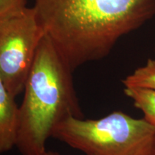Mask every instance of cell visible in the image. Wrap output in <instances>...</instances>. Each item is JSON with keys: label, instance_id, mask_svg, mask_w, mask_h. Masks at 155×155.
Segmentation results:
<instances>
[{"label": "cell", "instance_id": "obj_1", "mask_svg": "<svg viewBox=\"0 0 155 155\" xmlns=\"http://www.w3.org/2000/svg\"><path fill=\"white\" fill-rule=\"evenodd\" d=\"M45 33L73 71L106 57L155 17V0H35Z\"/></svg>", "mask_w": 155, "mask_h": 155}, {"label": "cell", "instance_id": "obj_2", "mask_svg": "<svg viewBox=\"0 0 155 155\" xmlns=\"http://www.w3.org/2000/svg\"><path fill=\"white\" fill-rule=\"evenodd\" d=\"M73 70L45 34L25 82L19 106L16 147L22 155H42L46 142L64 120L83 118Z\"/></svg>", "mask_w": 155, "mask_h": 155}, {"label": "cell", "instance_id": "obj_3", "mask_svg": "<svg viewBox=\"0 0 155 155\" xmlns=\"http://www.w3.org/2000/svg\"><path fill=\"white\" fill-rule=\"evenodd\" d=\"M53 137L86 155H155V127L121 111L96 120L68 118Z\"/></svg>", "mask_w": 155, "mask_h": 155}, {"label": "cell", "instance_id": "obj_4", "mask_svg": "<svg viewBox=\"0 0 155 155\" xmlns=\"http://www.w3.org/2000/svg\"><path fill=\"white\" fill-rule=\"evenodd\" d=\"M45 34L34 7L0 19V78L15 98L24 91Z\"/></svg>", "mask_w": 155, "mask_h": 155}, {"label": "cell", "instance_id": "obj_5", "mask_svg": "<svg viewBox=\"0 0 155 155\" xmlns=\"http://www.w3.org/2000/svg\"><path fill=\"white\" fill-rule=\"evenodd\" d=\"M0 78V155L16 147L19 106Z\"/></svg>", "mask_w": 155, "mask_h": 155}, {"label": "cell", "instance_id": "obj_6", "mask_svg": "<svg viewBox=\"0 0 155 155\" xmlns=\"http://www.w3.org/2000/svg\"><path fill=\"white\" fill-rule=\"evenodd\" d=\"M126 96L144 114L147 122L155 127V89L139 86H124Z\"/></svg>", "mask_w": 155, "mask_h": 155}, {"label": "cell", "instance_id": "obj_7", "mask_svg": "<svg viewBox=\"0 0 155 155\" xmlns=\"http://www.w3.org/2000/svg\"><path fill=\"white\" fill-rule=\"evenodd\" d=\"M124 86H139L155 89V59L149 58L144 65L135 70L122 81Z\"/></svg>", "mask_w": 155, "mask_h": 155}, {"label": "cell", "instance_id": "obj_8", "mask_svg": "<svg viewBox=\"0 0 155 155\" xmlns=\"http://www.w3.org/2000/svg\"><path fill=\"white\" fill-rule=\"evenodd\" d=\"M27 7V0H0V19L23 10Z\"/></svg>", "mask_w": 155, "mask_h": 155}, {"label": "cell", "instance_id": "obj_9", "mask_svg": "<svg viewBox=\"0 0 155 155\" xmlns=\"http://www.w3.org/2000/svg\"><path fill=\"white\" fill-rule=\"evenodd\" d=\"M42 155H60L58 152H53V151H46Z\"/></svg>", "mask_w": 155, "mask_h": 155}]
</instances>
